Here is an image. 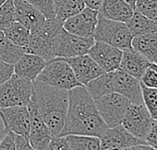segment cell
Here are the masks:
<instances>
[{"label":"cell","instance_id":"1","mask_svg":"<svg viewBox=\"0 0 157 150\" xmlns=\"http://www.w3.org/2000/svg\"><path fill=\"white\" fill-rule=\"evenodd\" d=\"M108 129L100 116L95 104L85 86H78L69 91V105L66 122L59 136L89 135L101 137Z\"/></svg>","mask_w":157,"mask_h":150},{"label":"cell","instance_id":"2","mask_svg":"<svg viewBox=\"0 0 157 150\" xmlns=\"http://www.w3.org/2000/svg\"><path fill=\"white\" fill-rule=\"evenodd\" d=\"M31 101L34 103L35 108L52 137L59 136L66 122L69 91L35 80L33 82Z\"/></svg>","mask_w":157,"mask_h":150},{"label":"cell","instance_id":"3","mask_svg":"<svg viewBox=\"0 0 157 150\" xmlns=\"http://www.w3.org/2000/svg\"><path fill=\"white\" fill-rule=\"evenodd\" d=\"M63 22L56 17L45 19L44 25L39 29L30 33L29 41L23 48L24 52L36 55L46 62L55 59L53 42L56 34L63 27Z\"/></svg>","mask_w":157,"mask_h":150},{"label":"cell","instance_id":"4","mask_svg":"<svg viewBox=\"0 0 157 150\" xmlns=\"http://www.w3.org/2000/svg\"><path fill=\"white\" fill-rule=\"evenodd\" d=\"M93 38L95 41L104 42L124 52L132 48L131 41L133 35L126 23L110 20L99 15Z\"/></svg>","mask_w":157,"mask_h":150},{"label":"cell","instance_id":"5","mask_svg":"<svg viewBox=\"0 0 157 150\" xmlns=\"http://www.w3.org/2000/svg\"><path fill=\"white\" fill-rule=\"evenodd\" d=\"M36 81L67 91L78 86H82L75 77L71 66L65 59L62 58H55L48 60L44 70L36 78Z\"/></svg>","mask_w":157,"mask_h":150},{"label":"cell","instance_id":"6","mask_svg":"<svg viewBox=\"0 0 157 150\" xmlns=\"http://www.w3.org/2000/svg\"><path fill=\"white\" fill-rule=\"evenodd\" d=\"M33 95V82L12 75L0 85V108L27 106Z\"/></svg>","mask_w":157,"mask_h":150},{"label":"cell","instance_id":"7","mask_svg":"<svg viewBox=\"0 0 157 150\" xmlns=\"http://www.w3.org/2000/svg\"><path fill=\"white\" fill-rule=\"evenodd\" d=\"M95 104L107 127L112 128L122 123L125 113L131 103L117 93H108L96 99Z\"/></svg>","mask_w":157,"mask_h":150},{"label":"cell","instance_id":"8","mask_svg":"<svg viewBox=\"0 0 157 150\" xmlns=\"http://www.w3.org/2000/svg\"><path fill=\"white\" fill-rule=\"evenodd\" d=\"M94 42V38L78 37L67 33L62 27L53 42V55L55 58L62 59L87 55Z\"/></svg>","mask_w":157,"mask_h":150},{"label":"cell","instance_id":"9","mask_svg":"<svg viewBox=\"0 0 157 150\" xmlns=\"http://www.w3.org/2000/svg\"><path fill=\"white\" fill-rule=\"evenodd\" d=\"M155 122L156 119L151 117L144 104H130L121 124L130 134L144 142L145 135Z\"/></svg>","mask_w":157,"mask_h":150},{"label":"cell","instance_id":"10","mask_svg":"<svg viewBox=\"0 0 157 150\" xmlns=\"http://www.w3.org/2000/svg\"><path fill=\"white\" fill-rule=\"evenodd\" d=\"M109 92L123 96L131 104H143L140 81L118 70L109 73Z\"/></svg>","mask_w":157,"mask_h":150},{"label":"cell","instance_id":"11","mask_svg":"<svg viewBox=\"0 0 157 150\" xmlns=\"http://www.w3.org/2000/svg\"><path fill=\"white\" fill-rule=\"evenodd\" d=\"M98 16L99 13L97 10L85 7L80 12L63 21V28L67 33L78 37L93 38Z\"/></svg>","mask_w":157,"mask_h":150},{"label":"cell","instance_id":"12","mask_svg":"<svg viewBox=\"0 0 157 150\" xmlns=\"http://www.w3.org/2000/svg\"><path fill=\"white\" fill-rule=\"evenodd\" d=\"M27 109L29 112L30 122L29 134H28L27 140L35 150H46L48 145L52 139L51 131L44 122V120L41 119L31 99L27 105Z\"/></svg>","mask_w":157,"mask_h":150},{"label":"cell","instance_id":"13","mask_svg":"<svg viewBox=\"0 0 157 150\" xmlns=\"http://www.w3.org/2000/svg\"><path fill=\"white\" fill-rule=\"evenodd\" d=\"M0 116L7 130L15 135L28 138L30 122L27 106L0 108Z\"/></svg>","mask_w":157,"mask_h":150},{"label":"cell","instance_id":"14","mask_svg":"<svg viewBox=\"0 0 157 150\" xmlns=\"http://www.w3.org/2000/svg\"><path fill=\"white\" fill-rule=\"evenodd\" d=\"M88 55L105 73H111L118 70L122 58V51L104 42L95 41L89 49Z\"/></svg>","mask_w":157,"mask_h":150},{"label":"cell","instance_id":"15","mask_svg":"<svg viewBox=\"0 0 157 150\" xmlns=\"http://www.w3.org/2000/svg\"><path fill=\"white\" fill-rule=\"evenodd\" d=\"M100 144L101 149L118 148L125 150L131 146L145 143L140 139L134 137L125 129L122 124H120L115 127L108 128L100 137Z\"/></svg>","mask_w":157,"mask_h":150},{"label":"cell","instance_id":"16","mask_svg":"<svg viewBox=\"0 0 157 150\" xmlns=\"http://www.w3.org/2000/svg\"><path fill=\"white\" fill-rule=\"evenodd\" d=\"M65 60L72 67L75 77L82 86H86L89 82L105 74L104 71L97 65V63L88 53Z\"/></svg>","mask_w":157,"mask_h":150},{"label":"cell","instance_id":"17","mask_svg":"<svg viewBox=\"0 0 157 150\" xmlns=\"http://www.w3.org/2000/svg\"><path fill=\"white\" fill-rule=\"evenodd\" d=\"M14 20L27 28L30 33L44 25L45 18L38 10L26 0H13Z\"/></svg>","mask_w":157,"mask_h":150},{"label":"cell","instance_id":"18","mask_svg":"<svg viewBox=\"0 0 157 150\" xmlns=\"http://www.w3.org/2000/svg\"><path fill=\"white\" fill-rule=\"evenodd\" d=\"M45 63L46 60L40 56L33 55V53L24 52L20 56V59L13 65L14 75L33 82L36 80L38 75L44 70Z\"/></svg>","mask_w":157,"mask_h":150},{"label":"cell","instance_id":"19","mask_svg":"<svg viewBox=\"0 0 157 150\" xmlns=\"http://www.w3.org/2000/svg\"><path fill=\"white\" fill-rule=\"evenodd\" d=\"M150 63H152L136 51H134L133 48H131L122 52V58L118 67V71L140 80L141 76Z\"/></svg>","mask_w":157,"mask_h":150},{"label":"cell","instance_id":"20","mask_svg":"<svg viewBox=\"0 0 157 150\" xmlns=\"http://www.w3.org/2000/svg\"><path fill=\"white\" fill-rule=\"evenodd\" d=\"M133 12L134 9L124 0H102L98 9L100 16L124 23L130 19Z\"/></svg>","mask_w":157,"mask_h":150},{"label":"cell","instance_id":"21","mask_svg":"<svg viewBox=\"0 0 157 150\" xmlns=\"http://www.w3.org/2000/svg\"><path fill=\"white\" fill-rule=\"evenodd\" d=\"M131 46L152 63H157V35L156 33L133 37Z\"/></svg>","mask_w":157,"mask_h":150},{"label":"cell","instance_id":"22","mask_svg":"<svg viewBox=\"0 0 157 150\" xmlns=\"http://www.w3.org/2000/svg\"><path fill=\"white\" fill-rule=\"evenodd\" d=\"M127 27L129 28L133 37L143 34H151L157 33L156 21L147 18L142 14L134 11L130 19L126 22Z\"/></svg>","mask_w":157,"mask_h":150},{"label":"cell","instance_id":"23","mask_svg":"<svg viewBox=\"0 0 157 150\" xmlns=\"http://www.w3.org/2000/svg\"><path fill=\"white\" fill-rule=\"evenodd\" d=\"M86 7L84 0H53L55 17L65 21Z\"/></svg>","mask_w":157,"mask_h":150},{"label":"cell","instance_id":"24","mask_svg":"<svg viewBox=\"0 0 157 150\" xmlns=\"http://www.w3.org/2000/svg\"><path fill=\"white\" fill-rule=\"evenodd\" d=\"M24 53L22 46L12 44L2 31H0V60L14 65Z\"/></svg>","mask_w":157,"mask_h":150},{"label":"cell","instance_id":"25","mask_svg":"<svg viewBox=\"0 0 157 150\" xmlns=\"http://www.w3.org/2000/svg\"><path fill=\"white\" fill-rule=\"evenodd\" d=\"M71 150H101L100 138L89 135H66Z\"/></svg>","mask_w":157,"mask_h":150},{"label":"cell","instance_id":"26","mask_svg":"<svg viewBox=\"0 0 157 150\" xmlns=\"http://www.w3.org/2000/svg\"><path fill=\"white\" fill-rule=\"evenodd\" d=\"M4 35L12 44L24 48L29 41L30 31L17 21H12L2 30Z\"/></svg>","mask_w":157,"mask_h":150},{"label":"cell","instance_id":"27","mask_svg":"<svg viewBox=\"0 0 157 150\" xmlns=\"http://www.w3.org/2000/svg\"><path fill=\"white\" fill-rule=\"evenodd\" d=\"M141 94L143 104L148 110L149 114L153 119H156L157 115V89L146 87L141 84Z\"/></svg>","mask_w":157,"mask_h":150},{"label":"cell","instance_id":"28","mask_svg":"<svg viewBox=\"0 0 157 150\" xmlns=\"http://www.w3.org/2000/svg\"><path fill=\"white\" fill-rule=\"evenodd\" d=\"M134 11L151 20H157V0H136Z\"/></svg>","mask_w":157,"mask_h":150},{"label":"cell","instance_id":"29","mask_svg":"<svg viewBox=\"0 0 157 150\" xmlns=\"http://www.w3.org/2000/svg\"><path fill=\"white\" fill-rule=\"evenodd\" d=\"M14 20V3L13 0H6L0 5V31L8 26Z\"/></svg>","mask_w":157,"mask_h":150},{"label":"cell","instance_id":"30","mask_svg":"<svg viewBox=\"0 0 157 150\" xmlns=\"http://www.w3.org/2000/svg\"><path fill=\"white\" fill-rule=\"evenodd\" d=\"M33 7H35L45 19H51L55 17L53 9V0H26Z\"/></svg>","mask_w":157,"mask_h":150},{"label":"cell","instance_id":"31","mask_svg":"<svg viewBox=\"0 0 157 150\" xmlns=\"http://www.w3.org/2000/svg\"><path fill=\"white\" fill-rule=\"evenodd\" d=\"M140 83L146 87L156 88L157 87V67L156 63H150L145 70V72L140 78Z\"/></svg>","mask_w":157,"mask_h":150},{"label":"cell","instance_id":"32","mask_svg":"<svg viewBox=\"0 0 157 150\" xmlns=\"http://www.w3.org/2000/svg\"><path fill=\"white\" fill-rule=\"evenodd\" d=\"M46 150H71V149L65 136H56V137H52L49 144L48 145Z\"/></svg>","mask_w":157,"mask_h":150},{"label":"cell","instance_id":"33","mask_svg":"<svg viewBox=\"0 0 157 150\" xmlns=\"http://www.w3.org/2000/svg\"><path fill=\"white\" fill-rule=\"evenodd\" d=\"M0 150H16L15 134L8 131L0 141Z\"/></svg>","mask_w":157,"mask_h":150},{"label":"cell","instance_id":"34","mask_svg":"<svg viewBox=\"0 0 157 150\" xmlns=\"http://www.w3.org/2000/svg\"><path fill=\"white\" fill-rule=\"evenodd\" d=\"M12 75H14L13 65L0 60V85L6 82Z\"/></svg>","mask_w":157,"mask_h":150},{"label":"cell","instance_id":"35","mask_svg":"<svg viewBox=\"0 0 157 150\" xmlns=\"http://www.w3.org/2000/svg\"><path fill=\"white\" fill-rule=\"evenodd\" d=\"M157 122H155L152 125L151 128L149 129V131L147 132V134L145 135L144 137V142L146 145H149L151 147L155 148L157 147V141H156V136H157Z\"/></svg>","mask_w":157,"mask_h":150},{"label":"cell","instance_id":"36","mask_svg":"<svg viewBox=\"0 0 157 150\" xmlns=\"http://www.w3.org/2000/svg\"><path fill=\"white\" fill-rule=\"evenodd\" d=\"M15 145L16 150H35L29 144L27 139L25 137L20 136V135H15Z\"/></svg>","mask_w":157,"mask_h":150},{"label":"cell","instance_id":"37","mask_svg":"<svg viewBox=\"0 0 157 150\" xmlns=\"http://www.w3.org/2000/svg\"><path fill=\"white\" fill-rule=\"evenodd\" d=\"M101 1L102 0H84L86 7H89V8L97 10V11H98L99 7H100V4H101Z\"/></svg>","mask_w":157,"mask_h":150},{"label":"cell","instance_id":"38","mask_svg":"<svg viewBox=\"0 0 157 150\" xmlns=\"http://www.w3.org/2000/svg\"><path fill=\"white\" fill-rule=\"evenodd\" d=\"M125 150H156V149L151 147V146H149V145H146V144H139V145L131 146V147L125 149Z\"/></svg>","mask_w":157,"mask_h":150},{"label":"cell","instance_id":"39","mask_svg":"<svg viewBox=\"0 0 157 150\" xmlns=\"http://www.w3.org/2000/svg\"><path fill=\"white\" fill-rule=\"evenodd\" d=\"M8 132V130L6 129L5 125H4V122H3L1 116H0V141H1V139L5 136V134Z\"/></svg>","mask_w":157,"mask_h":150},{"label":"cell","instance_id":"40","mask_svg":"<svg viewBox=\"0 0 157 150\" xmlns=\"http://www.w3.org/2000/svg\"><path fill=\"white\" fill-rule=\"evenodd\" d=\"M125 2L127 3L128 5H130L132 8L134 9V7H135V2H136V0H124Z\"/></svg>","mask_w":157,"mask_h":150},{"label":"cell","instance_id":"41","mask_svg":"<svg viewBox=\"0 0 157 150\" xmlns=\"http://www.w3.org/2000/svg\"><path fill=\"white\" fill-rule=\"evenodd\" d=\"M101 150H123V149H118V148H109V149H101Z\"/></svg>","mask_w":157,"mask_h":150},{"label":"cell","instance_id":"42","mask_svg":"<svg viewBox=\"0 0 157 150\" xmlns=\"http://www.w3.org/2000/svg\"><path fill=\"white\" fill-rule=\"evenodd\" d=\"M5 1H6V0H0V5L3 4V3H4Z\"/></svg>","mask_w":157,"mask_h":150}]
</instances>
